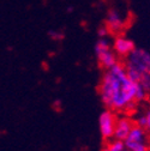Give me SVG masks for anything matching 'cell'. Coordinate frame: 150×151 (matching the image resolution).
Returning a JSON list of instances; mask_svg holds the SVG:
<instances>
[{
  "label": "cell",
  "instance_id": "obj_1",
  "mask_svg": "<svg viewBox=\"0 0 150 151\" xmlns=\"http://www.w3.org/2000/svg\"><path fill=\"white\" fill-rule=\"evenodd\" d=\"M101 101L108 109L117 111H128L144 101L149 90L138 82H133L123 63H118L105 70L99 86Z\"/></svg>",
  "mask_w": 150,
  "mask_h": 151
},
{
  "label": "cell",
  "instance_id": "obj_2",
  "mask_svg": "<svg viewBox=\"0 0 150 151\" xmlns=\"http://www.w3.org/2000/svg\"><path fill=\"white\" fill-rule=\"evenodd\" d=\"M123 64L130 78L142 83L150 92V53L142 48H135L124 58Z\"/></svg>",
  "mask_w": 150,
  "mask_h": 151
},
{
  "label": "cell",
  "instance_id": "obj_3",
  "mask_svg": "<svg viewBox=\"0 0 150 151\" xmlns=\"http://www.w3.org/2000/svg\"><path fill=\"white\" fill-rule=\"evenodd\" d=\"M95 55L100 66L105 70L110 68L112 66H114L115 64L119 63L118 61L119 56L113 50L112 43L109 42L107 37H100L97 42L95 43Z\"/></svg>",
  "mask_w": 150,
  "mask_h": 151
},
{
  "label": "cell",
  "instance_id": "obj_4",
  "mask_svg": "<svg viewBox=\"0 0 150 151\" xmlns=\"http://www.w3.org/2000/svg\"><path fill=\"white\" fill-rule=\"evenodd\" d=\"M124 143L125 147L131 151H150V134L136 124Z\"/></svg>",
  "mask_w": 150,
  "mask_h": 151
},
{
  "label": "cell",
  "instance_id": "obj_5",
  "mask_svg": "<svg viewBox=\"0 0 150 151\" xmlns=\"http://www.w3.org/2000/svg\"><path fill=\"white\" fill-rule=\"evenodd\" d=\"M115 124H117V118L112 109L105 110L101 113L99 118V128L100 133L103 139H112L114 137V129H115Z\"/></svg>",
  "mask_w": 150,
  "mask_h": 151
},
{
  "label": "cell",
  "instance_id": "obj_6",
  "mask_svg": "<svg viewBox=\"0 0 150 151\" xmlns=\"http://www.w3.org/2000/svg\"><path fill=\"white\" fill-rule=\"evenodd\" d=\"M125 24H126V19L120 11H118L115 9H112L108 11L105 25L107 27V29L109 30L110 34L119 35L125 29Z\"/></svg>",
  "mask_w": 150,
  "mask_h": 151
},
{
  "label": "cell",
  "instance_id": "obj_7",
  "mask_svg": "<svg viewBox=\"0 0 150 151\" xmlns=\"http://www.w3.org/2000/svg\"><path fill=\"white\" fill-rule=\"evenodd\" d=\"M112 47H113V50L115 52V54L119 58H126V56L136 48L132 40H130L128 37L120 35V34L117 35V37L113 40Z\"/></svg>",
  "mask_w": 150,
  "mask_h": 151
},
{
  "label": "cell",
  "instance_id": "obj_8",
  "mask_svg": "<svg viewBox=\"0 0 150 151\" xmlns=\"http://www.w3.org/2000/svg\"><path fill=\"white\" fill-rule=\"evenodd\" d=\"M133 126H135V122L130 118H126V116L118 118L117 119V124H115L114 137L113 138L119 139V140H125Z\"/></svg>",
  "mask_w": 150,
  "mask_h": 151
},
{
  "label": "cell",
  "instance_id": "obj_9",
  "mask_svg": "<svg viewBox=\"0 0 150 151\" xmlns=\"http://www.w3.org/2000/svg\"><path fill=\"white\" fill-rule=\"evenodd\" d=\"M135 124L143 127L150 134V106L145 108L144 111H142L141 114L137 115V118L135 119Z\"/></svg>",
  "mask_w": 150,
  "mask_h": 151
},
{
  "label": "cell",
  "instance_id": "obj_10",
  "mask_svg": "<svg viewBox=\"0 0 150 151\" xmlns=\"http://www.w3.org/2000/svg\"><path fill=\"white\" fill-rule=\"evenodd\" d=\"M124 149H125L124 140L112 138V139H108V142L105 144L102 151H123Z\"/></svg>",
  "mask_w": 150,
  "mask_h": 151
},
{
  "label": "cell",
  "instance_id": "obj_11",
  "mask_svg": "<svg viewBox=\"0 0 150 151\" xmlns=\"http://www.w3.org/2000/svg\"><path fill=\"white\" fill-rule=\"evenodd\" d=\"M109 34H110V32H109V30L107 29L106 25H105V27H101V28L99 29V36H100V37H107Z\"/></svg>",
  "mask_w": 150,
  "mask_h": 151
},
{
  "label": "cell",
  "instance_id": "obj_12",
  "mask_svg": "<svg viewBox=\"0 0 150 151\" xmlns=\"http://www.w3.org/2000/svg\"><path fill=\"white\" fill-rule=\"evenodd\" d=\"M49 35H50L52 39H54V40H59V39H61V37H63L61 32H59V31H50Z\"/></svg>",
  "mask_w": 150,
  "mask_h": 151
},
{
  "label": "cell",
  "instance_id": "obj_13",
  "mask_svg": "<svg viewBox=\"0 0 150 151\" xmlns=\"http://www.w3.org/2000/svg\"><path fill=\"white\" fill-rule=\"evenodd\" d=\"M123 151H131V150H128V149H126V147H125V149H124Z\"/></svg>",
  "mask_w": 150,
  "mask_h": 151
},
{
  "label": "cell",
  "instance_id": "obj_14",
  "mask_svg": "<svg viewBox=\"0 0 150 151\" xmlns=\"http://www.w3.org/2000/svg\"><path fill=\"white\" fill-rule=\"evenodd\" d=\"M149 93H150V92H149Z\"/></svg>",
  "mask_w": 150,
  "mask_h": 151
}]
</instances>
